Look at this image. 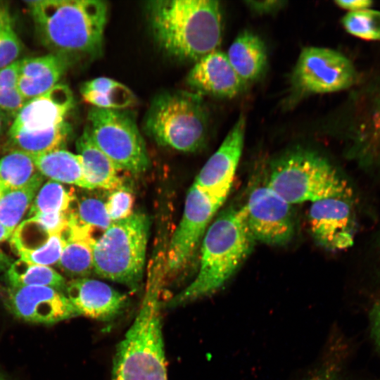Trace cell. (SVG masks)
<instances>
[{"label": "cell", "instance_id": "obj_1", "mask_svg": "<svg viewBox=\"0 0 380 380\" xmlns=\"http://www.w3.org/2000/svg\"><path fill=\"white\" fill-rule=\"evenodd\" d=\"M255 242L243 204L230 205L222 210L203 239L196 277L166 306L176 308L189 304L220 290L247 259Z\"/></svg>", "mask_w": 380, "mask_h": 380}, {"label": "cell", "instance_id": "obj_2", "mask_svg": "<svg viewBox=\"0 0 380 380\" xmlns=\"http://www.w3.org/2000/svg\"><path fill=\"white\" fill-rule=\"evenodd\" d=\"M147 11L154 40L170 56L196 63L221 44L222 21L217 1H152Z\"/></svg>", "mask_w": 380, "mask_h": 380}, {"label": "cell", "instance_id": "obj_3", "mask_svg": "<svg viewBox=\"0 0 380 380\" xmlns=\"http://www.w3.org/2000/svg\"><path fill=\"white\" fill-rule=\"evenodd\" d=\"M42 43L63 57H95L101 53L108 6L101 0L26 2Z\"/></svg>", "mask_w": 380, "mask_h": 380}, {"label": "cell", "instance_id": "obj_4", "mask_svg": "<svg viewBox=\"0 0 380 380\" xmlns=\"http://www.w3.org/2000/svg\"><path fill=\"white\" fill-rule=\"evenodd\" d=\"M161 279L151 274L137 315L118 343L112 380H167L162 332Z\"/></svg>", "mask_w": 380, "mask_h": 380}, {"label": "cell", "instance_id": "obj_5", "mask_svg": "<svg viewBox=\"0 0 380 380\" xmlns=\"http://www.w3.org/2000/svg\"><path fill=\"white\" fill-rule=\"evenodd\" d=\"M266 179L291 205L355 196L348 181L326 157L305 148L289 150L274 159Z\"/></svg>", "mask_w": 380, "mask_h": 380}, {"label": "cell", "instance_id": "obj_6", "mask_svg": "<svg viewBox=\"0 0 380 380\" xmlns=\"http://www.w3.org/2000/svg\"><path fill=\"white\" fill-rule=\"evenodd\" d=\"M144 129L163 146L184 153L199 150L208 132V115L202 96L182 90L159 94L146 113Z\"/></svg>", "mask_w": 380, "mask_h": 380}, {"label": "cell", "instance_id": "obj_7", "mask_svg": "<svg viewBox=\"0 0 380 380\" xmlns=\"http://www.w3.org/2000/svg\"><path fill=\"white\" fill-rule=\"evenodd\" d=\"M148 231L149 220L142 213L113 222L94 244L95 273L137 291L143 279Z\"/></svg>", "mask_w": 380, "mask_h": 380}, {"label": "cell", "instance_id": "obj_8", "mask_svg": "<svg viewBox=\"0 0 380 380\" xmlns=\"http://www.w3.org/2000/svg\"><path fill=\"white\" fill-rule=\"evenodd\" d=\"M87 120L92 140L118 170L141 173L148 168L144 140L129 111L92 107Z\"/></svg>", "mask_w": 380, "mask_h": 380}, {"label": "cell", "instance_id": "obj_9", "mask_svg": "<svg viewBox=\"0 0 380 380\" xmlns=\"http://www.w3.org/2000/svg\"><path fill=\"white\" fill-rule=\"evenodd\" d=\"M222 205L193 183L187 192L182 219L167 248L165 276L174 278L189 267Z\"/></svg>", "mask_w": 380, "mask_h": 380}, {"label": "cell", "instance_id": "obj_10", "mask_svg": "<svg viewBox=\"0 0 380 380\" xmlns=\"http://www.w3.org/2000/svg\"><path fill=\"white\" fill-rule=\"evenodd\" d=\"M243 205L255 241L281 246L292 240L296 230L293 205L268 184L266 177L251 185Z\"/></svg>", "mask_w": 380, "mask_h": 380}, {"label": "cell", "instance_id": "obj_11", "mask_svg": "<svg viewBox=\"0 0 380 380\" xmlns=\"http://www.w3.org/2000/svg\"><path fill=\"white\" fill-rule=\"evenodd\" d=\"M357 73L341 53L324 47L304 48L291 77L293 90L300 95L331 93L350 87Z\"/></svg>", "mask_w": 380, "mask_h": 380}, {"label": "cell", "instance_id": "obj_12", "mask_svg": "<svg viewBox=\"0 0 380 380\" xmlns=\"http://www.w3.org/2000/svg\"><path fill=\"white\" fill-rule=\"evenodd\" d=\"M308 222L312 239L321 248L329 251L350 248L357 229L355 196L311 203Z\"/></svg>", "mask_w": 380, "mask_h": 380}, {"label": "cell", "instance_id": "obj_13", "mask_svg": "<svg viewBox=\"0 0 380 380\" xmlns=\"http://www.w3.org/2000/svg\"><path fill=\"white\" fill-rule=\"evenodd\" d=\"M245 129L246 118L241 114L194 182L198 189L222 205L231 191L242 155Z\"/></svg>", "mask_w": 380, "mask_h": 380}, {"label": "cell", "instance_id": "obj_14", "mask_svg": "<svg viewBox=\"0 0 380 380\" xmlns=\"http://www.w3.org/2000/svg\"><path fill=\"white\" fill-rule=\"evenodd\" d=\"M2 298L13 315L30 322L51 324L77 315L66 295L49 286H8Z\"/></svg>", "mask_w": 380, "mask_h": 380}, {"label": "cell", "instance_id": "obj_15", "mask_svg": "<svg viewBox=\"0 0 380 380\" xmlns=\"http://www.w3.org/2000/svg\"><path fill=\"white\" fill-rule=\"evenodd\" d=\"M65 295L77 315L109 321L119 315L128 304V297L110 285L88 277L68 281Z\"/></svg>", "mask_w": 380, "mask_h": 380}, {"label": "cell", "instance_id": "obj_16", "mask_svg": "<svg viewBox=\"0 0 380 380\" xmlns=\"http://www.w3.org/2000/svg\"><path fill=\"white\" fill-rule=\"evenodd\" d=\"M186 82L192 91L201 96L224 99L238 96L246 85L232 68L226 53L218 49L194 63Z\"/></svg>", "mask_w": 380, "mask_h": 380}, {"label": "cell", "instance_id": "obj_17", "mask_svg": "<svg viewBox=\"0 0 380 380\" xmlns=\"http://www.w3.org/2000/svg\"><path fill=\"white\" fill-rule=\"evenodd\" d=\"M73 104L70 88L57 84L47 92L26 101L9 129L17 131H39L63 122L67 113Z\"/></svg>", "mask_w": 380, "mask_h": 380}, {"label": "cell", "instance_id": "obj_18", "mask_svg": "<svg viewBox=\"0 0 380 380\" xmlns=\"http://www.w3.org/2000/svg\"><path fill=\"white\" fill-rule=\"evenodd\" d=\"M11 239L20 259L44 266L57 264L65 245L61 234H51L32 218L18 225Z\"/></svg>", "mask_w": 380, "mask_h": 380}, {"label": "cell", "instance_id": "obj_19", "mask_svg": "<svg viewBox=\"0 0 380 380\" xmlns=\"http://www.w3.org/2000/svg\"><path fill=\"white\" fill-rule=\"evenodd\" d=\"M67 67L65 57L50 53L20 60L18 88L26 101L55 87Z\"/></svg>", "mask_w": 380, "mask_h": 380}, {"label": "cell", "instance_id": "obj_20", "mask_svg": "<svg viewBox=\"0 0 380 380\" xmlns=\"http://www.w3.org/2000/svg\"><path fill=\"white\" fill-rule=\"evenodd\" d=\"M92 229L76 222H70L62 236L65 245L58 267L67 275L86 277L93 267V246L96 239Z\"/></svg>", "mask_w": 380, "mask_h": 380}, {"label": "cell", "instance_id": "obj_21", "mask_svg": "<svg viewBox=\"0 0 380 380\" xmlns=\"http://www.w3.org/2000/svg\"><path fill=\"white\" fill-rule=\"evenodd\" d=\"M226 55L236 74L246 84L258 80L267 67L265 43L249 30H243L236 36Z\"/></svg>", "mask_w": 380, "mask_h": 380}, {"label": "cell", "instance_id": "obj_22", "mask_svg": "<svg viewBox=\"0 0 380 380\" xmlns=\"http://www.w3.org/2000/svg\"><path fill=\"white\" fill-rule=\"evenodd\" d=\"M76 149L86 176L94 189L113 191L124 187L118 170L94 142L87 126L76 141Z\"/></svg>", "mask_w": 380, "mask_h": 380}, {"label": "cell", "instance_id": "obj_23", "mask_svg": "<svg viewBox=\"0 0 380 380\" xmlns=\"http://www.w3.org/2000/svg\"><path fill=\"white\" fill-rule=\"evenodd\" d=\"M33 157L41 174L52 181L94 189L86 176L78 154L58 148Z\"/></svg>", "mask_w": 380, "mask_h": 380}, {"label": "cell", "instance_id": "obj_24", "mask_svg": "<svg viewBox=\"0 0 380 380\" xmlns=\"http://www.w3.org/2000/svg\"><path fill=\"white\" fill-rule=\"evenodd\" d=\"M359 118L353 137V153L362 163L380 162V89Z\"/></svg>", "mask_w": 380, "mask_h": 380}, {"label": "cell", "instance_id": "obj_25", "mask_svg": "<svg viewBox=\"0 0 380 380\" xmlns=\"http://www.w3.org/2000/svg\"><path fill=\"white\" fill-rule=\"evenodd\" d=\"M43 179L34 157L28 153L10 150L0 160V184L4 191L25 188L39 190Z\"/></svg>", "mask_w": 380, "mask_h": 380}, {"label": "cell", "instance_id": "obj_26", "mask_svg": "<svg viewBox=\"0 0 380 380\" xmlns=\"http://www.w3.org/2000/svg\"><path fill=\"white\" fill-rule=\"evenodd\" d=\"M80 93L86 102L99 108L124 110L135 102V96L128 87L108 77L85 82Z\"/></svg>", "mask_w": 380, "mask_h": 380}, {"label": "cell", "instance_id": "obj_27", "mask_svg": "<svg viewBox=\"0 0 380 380\" xmlns=\"http://www.w3.org/2000/svg\"><path fill=\"white\" fill-rule=\"evenodd\" d=\"M70 127L65 121L39 131L9 132L10 150H18L32 156L61 148L70 134Z\"/></svg>", "mask_w": 380, "mask_h": 380}, {"label": "cell", "instance_id": "obj_28", "mask_svg": "<svg viewBox=\"0 0 380 380\" xmlns=\"http://www.w3.org/2000/svg\"><path fill=\"white\" fill-rule=\"evenodd\" d=\"M8 286H49L62 291L66 281L58 272L48 266L33 264L19 259L13 262L6 272Z\"/></svg>", "mask_w": 380, "mask_h": 380}, {"label": "cell", "instance_id": "obj_29", "mask_svg": "<svg viewBox=\"0 0 380 380\" xmlns=\"http://www.w3.org/2000/svg\"><path fill=\"white\" fill-rule=\"evenodd\" d=\"M75 198L74 193L61 183L49 181L35 196L28 216L31 218L39 213H70Z\"/></svg>", "mask_w": 380, "mask_h": 380}, {"label": "cell", "instance_id": "obj_30", "mask_svg": "<svg viewBox=\"0 0 380 380\" xmlns=\"http://www.w3.org/2000/svg\"><path fill=\"white\" fill-rule=\"evenodd\" d=\"M32 188L4 190L0 197V222L11 233L18 226L32 203Z\"/></svg>", "mask_w": 380, "mask_h": 380}, {"label": "cell", "instance_id": "obj_31", "mask_svg": "<svg viewBox=\"0 0 380 380\" xmlns=\"http://www.w3.org/2000/svg\"><path fill=\"white\" fill-rule=\"evenodd\" d=\"M345 30L366 40H380V11L370 8L348 12L342 18Z\"/></svg>", "mask_w": 380, "mask_h": 380}, {"label": "cell", "instance_id": "obj_32", "mask_svg": "<svg viewBox=\"0 0 380 380\" xmlns=\"http://www.w3.org/2000/svg\"><path fill=\"white\" fill-rule=\"evenodd\" d=\"M71 214L80 224L92 229L105 231L113 222L108 214L106 203L93 196H84L71 208Z\"/></svg>", "mask_w": 380, "mask_h": 380}, {"label": "cell", "instance_id": "obj_33", "mask_svg": "<svg viewBox=\"0 0 380 380\" xmlns=\"http://www.w3.org/2000/svg\"><path fill=\"white\" fill-rule=\"evenodd\" d=\"M21 43L13 27L8 10L4 6L0 15V70L16 61Z\"/></svg>", "mask_w": 380, "mask_h": 380}, {"label": "cell", "instance_id": "obj_34", "mask_svg": "<svg viewBox=\"0 0 380 380\" xmlns=\"http://www.w3.org/2000/svg\"><path fill=\"white\" fill-rule=\"evenodd\" d=\"M134 197L124 187L112 191L106 207L112 222L118 221L130 216L132 213Z\"/></svg>", "mask_w": 380, "mask_h": 380}, {"label": "cell", "instance_id": "obj_35", "mask_svg": "<svg viewBox=\"0 0 380 380\" xmlns=\"http://www.w3.org/2000/svg\"><path fill=\"white\" fill-rule=\"evenodd\" d=\"M303 380H345L338 360L327 358Z\"/></svg>", "mask_w": 380, "mask_h": 380}, {"label": "cell", "instance_id": "obj_36", "mask_svg": "<svg viewBox=\"0 0 380 380\" xmlns=\"http://www.w3.org/2000/svg\"><path fill=\"white\" fill-rule=\"evenodd\" d=\"M70 213H39L31 218L39 222L51 234H62L68 227Z\"/></svg>", "mask_w": 380, "mask_h": 380}, {"label": "cell", "instance_id": "obj_37", "mask_svg": "<svg viewBox=\"0 0 380 380\" xmlns=\"http://www.w3.org/2000/svg\"><path fill=\"white\" fill-rule=\"evenodd\" d=\"M18 87L0 89V108L17 115L26 103Z\"/></svg>", "mask_w": 380, "mask_h": 380}, {"label": "cell", "instance_id": "obj_38", "mask_svg": "<svg viewBox=\"0 0 380 380\" xmlns=\"http://www.w3.org/2000/svg\"><path fill=\"white\" fill-rule=\"evenodd\" d=\"M20 62L16 61L0 70V89L18 87Z\"/></svg>", "mask_w": 380, "mask_h": 380}, {"label": "cell", "instance_id": "obj_39", "mask_svg": "<svg viewBox=\"0 0 380 380\" xmlns=\"http://www.w3.org/2000/svg\"><path fill=\"white\" fill-rule=\"evenodd\" d=\"M369 322L372 338L380 352V299L374 303L370 310Z\"/></svg>", "mask_w": 380, "mask_h": 380}, {"label": "cell", "instance_id": "obj_40", "mask_svg": "<svg viewBox=\"0 0 380 380\" xmlns=\"http://www.w3.org/2000/svg\"><path fill=\"white\" fill-rule=\"evenodd\" d=\"M284 2L281 1H249L247 6L254 13L266 14L275 12L283 6Z\"/></svg>", "mask_w": 380, "mask_h": 380}, {"label": "cell", "instance_id": "obj_41", "mask_svg": "<svg viewBox=\"0 0 380 380\" xmlns=\"http://www.w3.org/2000/svg\"><path fill=\"white\" fill-rule=\"evenodd\" d=\"M335 4L340 8L353 12L369 8L372 1L369 0L335 1Z\"/></svg>", "mask_w": 380, "mask_h": 380}, {"label": "cell", "instance_id": "obj_42", "mask_svg": "<svg viewBox=\"0 0 380 380\" xmlns=\"http://www.w3.org/2000/svg\"><path fill=\"white\" fill-rule=\"evenodd\" d=\"M12 263L11 258L0 249V272L7 270Z\"/></svg>", "mask_w": 380, "mask_h": 380}, {"label": "cell", "instance_id": "obj_43", "mask_svg": "<svg viewBox=\"0 0 380 380\" xmlns=\"http://www.w3.org/2000/svg\"><path fill=\"white\" fill-rule=\"evenodd\" d=\"M12 234L13 233H11L0 222V242H2L9 239L11 236Z\"/></svg>", "mask_w": 380, "mask_h": 380}, {"label": "cell", "instance_id": "obj_44", "mask_svg": "<svg viewBox=\"0 0 380 380\" xmlns=\"http://www.w3.org/2000/svg\"><path fill=\"white\" fill-rule=\"evenodd\" d=\"M3 191H4V189H3L2 186H1V184H0V197H1V194H2V193H3Z\"/></svg>", "mask_w": 380, "mask_h": 380}, {"label": "cell", "instance_id": "obj_45", "mask_svg": "<svg viewBox=\"0 0 380 380\" xmlns=\"http://www.w3.org/2000/svg\"><path fill=\"white\" fill-rule=\"evenodd\" d=\"M4 8V6L0 5V15H1V12H2V11H3Z\"/></svg>", "mask_w": 380, "mask_h": 380}, {"label": "cell", "instance_id": "obj_46", "mask_svg": "<svg viewBox=\"0 0 380 380\" xmlns=\"http://www.w3.org/2000/svg\"><path fill=\"white\" fill-rule=\"evenodd\" d=\"M1 115H0V130H1Z\"/></svg>", "mask_w": 380, "mask_h": 380}, {"label": "cell", "instance_id": "obj_47", "mask_svg": "<svg viewBox=\"0 0 380 380\" xmlns=\"http://www.w3.org/2000/svg\"><path fill=\"white\" fill-rule=\"evenodd\" d=\"M0 380H4V379L0 376Z\"/></svg>", "mask_w": 380, "mask_h": 380}, {"label": "cell", "instance_id": "obj_48", "mask_svg": "<svg viewBox=\"0 0 380 380\" xmlns=\"http://www.w3.org/2000/svg\"><path fill=\"white\" fill-rule=\"evenodd\" d=\"M379 253H380V244H379Z\"/></svg>", "mask_w": 380, "mask_h": 380}]
</instances>
